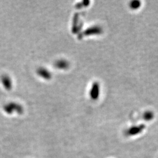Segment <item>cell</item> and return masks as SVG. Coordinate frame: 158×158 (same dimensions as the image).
Segmentation results:
<instances>
[{
    "instance_id": "cell-1",
    "label": "cell",
    "mask_w": 158,
    "mask_h": 158,
    "mask_svg": "<svg viewBox=\"0 0 158 158\" xmlns=\"http://www.w3.org/2000/svg\"><path fill=\"white\" fill-rule=\"evenodd\" d=\"M4 110L8 114H12L14 111L18 114H21L23 112L24 108L20 104L15 103H10L4 106Z\"/></svg>"
},
{
    "instance_id": "cell-2",
    "label": "cell",
    "mask_w": 158,
    "mask_h": 158,
    "mask_svg": "<svg viewBox=\"0 0 158 158\" xmlns=\"http://www.w3.org/2000/svg\"><path fill=\"white\" fill-rule=\"evenodd\" d=\"M100 93V86L97 82H94L90 90V97L93 100H96L98 99Z\"/></svg>"
},
{
    "instance_id": "cell-7",
    "label": "cell",
    "mask_w": 158,
    "mask_h": 158,
    "mask_svg": "<svg viewBox=\"0 0 158 158\" xmlns=\"http://www.w3.org/2000/svg\"><path fill=\"white\" fill-rule=\"evenodd\" d=\"M142 128H143L142 127H138L131 128V129H130V130L127 132V134H128L129 135H134L138 134L141 132V131L142 130Z\"/></svg>"
},
{
    "instance_id": "cell-6",
    "label": "cell",
    "mask_w": 158,
    "mask_h": 158,
    "mask_svg": "<svg viewBox=\"0 0 158 158\" xmlns=\"http://www.w3.org/2000/svg\"><path fill=\"white\" fill-rule=\"evenodd\" d=\"M55 66L59 69L65 70V69H67L69 67L70 63L66 60L59 59L55 63Z\"/></svg>"
},
{
    "instance_id": "cell-8",
    "label": "cell",
    "mask_w": 158,
    "mask_h": 158,
    "mask_svg": "<svg viewBox=\"0 0 158 158\" xmlns=\"http://www.w3.org/2000/svg\"><path fill=\"white\" fill-rule=\"evenodd\" d=\"M89 3H90L89 1H84L82 2V3L77 4L76 6V7H77V8H82V7H86L89 4Z\"/></svg>"
},
{
    "instance_id": "cell-4",
    "label": "cell",
    "mask_w": 158,
    "mask_h": 158,
    "mask_svg": "<svg viewBox=\"0 0 158 158\" xmlns=\"http://www.w3.org/2000/svg\"><path fill=\"white\" fill-rule=\"evenodd\" d=\"M36 72L38 76L45 79V80H50V79L52 78L51 73L46 68H44V67L39 68L37 69Z\"/></svg>"
},
{
    "instance_id": "cell-5",
    "label": "cell",
    "mask_w": 158,
    "mask_h": 158,
    "mask_svg": "<svg viewBox=\"0 0 158 158\" xmlns=\"http://www.w3.org/2000/svg\"><path fill=\"white\" fill-rule=\"evenodd\" d=\"M1 82L3 86L7 90H10L12 87V83L10 77L7 75H3L1 77Z\"/></svg>"
},
{
    "instance_id": "cell-3",
    "label": "cell",
    "mask_w": 158,
    "mask_h": 158,
    "mask_svg": "<svg viewBox=\"0 0 158 158\" xmlns=\"http://www.w3.org/2000/svg\"><path fill=\"white\" fill-rule=\"evenodd\" d=\"M103 32V29L101 27L98 26H92L91 28H88L86 30H85L83 33H82V37L84 36H89L93 35H97L100 34Z\"/></svg>"
}]
</instances>
